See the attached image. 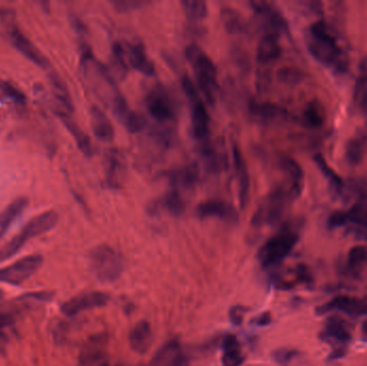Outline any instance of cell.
I'll return each instance as SVG.
<instances>
[{
    "instance_id": "cell-16",
    "label": "cell",
    "mask_w": 367,
    "mask_h": 366,
    "mask_svg": "<svg viewBox=\"0 0 367 366\" xmlns=\"http://www.w3.org/2000/svg\"><path fill=\"white\" fill-rule=\"evenodd\" d=\"M9 38L11 40L12 44L20 50L21 53L28 58L31 62L37 66L41 67L44 70H48L52 72V69H50V65L48 60L44 58L43 54L36 48L35 44L18 28V27L12 26L9 31Z\"/></svg>"
},
{
    "instance_id": "cell-5",
    "label": "cell",
    "mask_w": 367,
    "mask_h": 366,
    "mask_svg": "<svg viewBox=\"0 0 367 366\" xmlns=\"http://www.w3.org/2000/svg\"><path fill=\"white\" fill-rule=\"evenodd\" d=\"M90 264L95 276L102 283H113L124 272V258L111 246L98 245L90 252Z\"/></svg>"
},
{
    "instance_id": "cell-20",
    "label": "cell",
    "mask_w": 367,
    "mask_h": 366,
    "mask_svg": "<svg viewBox=\"0 0 367 366\" xmlns=\"http://www.w3.org/2000/svg\"><path fill=\"white\" fill-rule=\"evenodd\" d=\"M169 184L174 189L193 188L200 180V169L197 163L185 166L164 174Z\"/></svg>"
},
{
    "instance_id": "cell-11",
    "label": "cell",
    "mask_w": 367,
    "mask_h": 366,
    "mask_svg": "<svg viewBox=\"0 0 367 366\" xmlns=\"http://www.w3.org/2000/svg\"><path fill=\"white\" fill-rule=\"evenodd\" d=\"M332 311H341L352 317L364 316L367 313V301L354 296H337L317 308L319 315Z\"/></svg>"
},
{
    "instance_id": "cell-43",
    "label": "cell",
    "mask_w": 367,
    "mask_h": 366,
    "mask_svg": "<svg viewBox=\"0 0 367 366\" xmlns=\"http://www.w3.org/2000/svg\"><path fill=\"white\" fill-rule=\"evenodd\" d=\"M278 77L286 83H294L299 80V72L293 68H282L278 72Z\"/></svg>"
},
{
    "instance_id": "cell-32",
    "label": "cell",
    "mask_w": 367,
    "mask_h": 366,
    "mask_svg": "<svg viewBox=\"0 0 367 366\" xmlns=\"http://www.w3.org/2000/svg\"><path fill=\"white\" fill-rule=\"evenodd\" d=\"M365 145H366V138L364 136L350 139L346 146V161L350 166L358 165L362 161Z\"/></svg>"
},
{
    "instance_id": "cell-26",
    "label": "cell",
    "mask_w": 367,
    "mask_h": 366,
    "mask_svg": "<svg viewBox=\"0 0 367 366\" xmlns=\"http://www.w3.org/2000/svg\"><path fill=\"white\" fill-rule=\"evenodd\" d=\"M27 205H28V200L26 198H16L0 212V239H3L8 229L22 215Z\"/></svg>"
},
{
    "instance_id": "cell-9",
    "label": "cell",
    "mask_w": 367,
    "mask_h": 366,
    "mask_svg": "<svg viewBox=\"0 0 367 366\" xmlns=\"http://www.w3.org/2000/svg\"><path fill=\"white\" fill-rule=\"evenodd\" d=\"M42 262L43 258L40 254L23 257L10 266L0 269V283L21 285L39 270Z\"/></svg>"
},
{
    "instance_id": "cell-13",
    "label": "cell",
    "mask_w": 367,
    "mask_h": 366,
    "mask_svg": "<svg viewBox=\"0 0 367 366\" xmlns=\"http://www.w3.org/2000/svg\"><path fill=\"white\" fill-rule=\"evenodd\" d=\"M250 6L256 16L262 21L267 33H273L280 37V33L288 31L286 20L272 4L267 1H252Z\"/></svg>"
},
{
    "instance_id": "cell-41",
    "label": "cell",
    "mask_w": 367,
    "mask_h": 366,
    "mask_svg": "<svg viewBox=\"0 0 367 366\" xmlns=\"http://www.w3.org/2000/svg\"><path fill=\"white\" fill-rule=\"evenodd\" d=\"M299 355V352L293 349L282 348L278 349L273 353V359L275 360L276 363L280 365H287L290 363L292 360Z\"/></svg>"
},
{
    "instance_id": "cell-40",
    "label": "cell",
    "mask_w": 367,
    "mask_h": 366,
    "mask_svg": "<svg viewBox=\"0 0 367 366\" xmlns=\"http://www.w3.org/2000/svg\"><path fill=\"white\" fill-rule=\"evenodd\" d=\"M114 10L119 12V14H129V12L140 10L141 8L149 5V1L144 0H114L113 3Z\"/></svg>"
},
{
    "instance_id": "cell-46",
    "label": "cell",
    "mask_w": 367,
    "mask_h": 366,
    "mask_svg": "<svg viewBox=\"0 0 367 366\" xmlns=\"http://www.w3.org/2000/svg\"><path fill=\"white\" fill-rule=\"evenodd\" d=\"M270 323H271V313H263L256 319V323H255L259 325V327H265V325H269Z\"/></svg>"
},
{
    "instance_id": "cell-38",
    "label": "cell",
    "mask_w": 367,
    "mask_h": 366,
    "mask_svg": "<svg viewBox=\"0 0 367 366\" xmlns=\"http://www.w3.org/2000/svg\"><path fill=\"white\" fill-rule=\"evenodd\" d=\"M112 58H113L114 67L118 73L125 75L129 69V65L126 58L125 48L122 42L115 41L112 44Z\"/></svg>"
},
{
    "instance_id": "cell-31",
    "label": "cell",
    "mask_w": 367,
    "mask_h": 366,
    "mask_svg": "<svg viewBox=\"0 0 367 366\" xmlns=\"http://www.w3.org/2000/svg\"><path fill=\"white\" fill-rule=\"evenodd\" d=\"M105 336H95V338H90L85 346H84L83 350L81 353V362L83 364H90L92 362L97 361L99 357L102 355L103 350H105Z\"/></svg>"
},
{
    "instance_id": "cell-39",
    "label": "cell",
    "mask_w": 367,
    "mask_h": 366,
    "mask_svg": "<svg viewBox=\"0 0 367 366\" xmlns=\"http://www.w3.org/2000/svg\"><path fill=\"white\" fill-rule=\"evenodd\" d=\"M346 215H347V222H354L367 229V198H362V200L348 213H346Z\"/></svg>"
},
{
    "instance_id": "cell-48",
    "label": "cell",
    "mask_w": 367,
    "mask_h": 366,
    "mask_svg": "<svg viewBox=\"0 0 367 366\" xmlns=\"http://www.w3.org/2000/svg\"><path fill=\"white\" fill-rule=\"evenodd\" d=\"M361 336L364 342H367V319L363 323L362 328H361Z\"/></svg>"
},
{
    "instance_id": "cell-18",
    "label": "cell",
    "mask_w": 367,
    "mask_h": 366,
    "mask_svg": "<svg viewBox=\"0 0 367 366\" xmlns=\"http://www.w3.org/2000/svg\"><path fill=\"white\" fill-rule=\"evenodd\" d=\"M185 202L181 193L177 189L172 188L155 201L151 202L149 211L151 214L158 213L159 211H166L174 217H179L185 212Z\"/></svg>"
},
{
    "instance_id": "cell-3",
    "label": "cell",
    "mask_w": 367,
    "mask_h": 366,
    "mask_svg": "<svg viewBox=\"0 0 367 366\" xmlns=\"http://www.w3.org/2000/svg\"><path fill=\"white\" fill-rule=\"evenodd\" d=\"M58 222V214L55 211L44 212L31 218L18 235H14L5 245L0 247V262L12 258L18 254L25 244L33 237H39L52 230Z\"/></svg>"
},
{
    "instance_id": "cell-1",
    "label": "cell",
    "mask_w": 367,
    "mask_h": 366,
    "mask_svg": "<svg viewBox=\"0 0 367 366\" xmlns=\"http://www.w3.org/2000/svg\"><path fill=\"white\" fill-rule=\"evenodd\" d=\"M185 54L193 66L196 80L202 95L208 104L214 106L216 92H218V71H217L216 65L197 44L187 46Z\"/></svg>"
},
{
    "instance_id": "cell-45",
    "label": "cell",
    "mask_w": 367,
    "mask_h": 366,
    "mask_svg": "<svg viewBox=\"0 0 367 366\" xmlns=\"http://www.w3.org/2000/svg\"><path fill=\"white\" fill-rule=\"evenodd\" d=\"M346 224H347V215H346V213H341V212L333 214L329 220V226L332 227V228H337V227Z\"/></svg>"
},
{
    "instance_id": "cell-42",
    "label": "cell",
    "mask_w": 367,
    "mask_h": 366,
    "mask_svg": "<svg viewBox=\"0 0 367 366\" xmlns=\"http://www.w3.org/2000/svg\"><path fill=\"white\" fill-rule=\"evenodd\" d=\"M358 70H360V77L356 82V95L367 92V58L362 60Z\"/></svg>"
},
{
    "instance_id": "cell-12",
    "label": "cell",
    "mask_w": 367,
    "mask_h": 366,
    "mask_svg": "<svg viewBox=\"0 0 367 366\" xmlns=\"http://www.w3.org/2000/svg\"><path fill=\"white\" fill-rule=\"evenodd\" d=\"M196 214L201 220L217 218L227 222H236L238 220L236 208L223 200L213 199L201 202L196 208Z\"/></svg>"
},
{
    "instance_id": "cell-44",
    "label": "cell",
    "mask_w": 367,
    "mask_h": 366,
    "mask_svg": "<svg viewBox=\"0 0 367 366\" xmlns=\"http://www.w3.org/2000/svg\"><path fill=\"white\" fill-rule=\"evenodd\" d=\"M245 316V308L242 306H234L230 311V319L234 325H240Z\"/></svg>"
},
{
    "instance_id": "cell-29",
    "label": "cell",
    "mask_w": 367,
    "mask_h": 366,
    "mask_svg": "<svg viewBox=\"0 0 367 366\" xmlns=\"http://www.w3.org/2000/svg\"><path fill=\"white\" fill-rule=\"evenodd\" d=\"M244 361L242 349L238 338L234 335H228L223 343V352L221 362L223 366H240Z\"/></svg>"
},
{
    "instance_id": "cell-6",
    "label": "cell",
    "mask_w": 367,
    "mask_h": 366,
    "mask_svg": "<svg viewBox=\"0 0 367 366\" xmlns=\"http://www.w3.org/2000/svg\"><path fill=\"white\" fill-rule=\"evenodd\" d=\"M181 88L191 103V130L196 140L203 142L210 136V115L208 109L200 98L199 90L188 75L181 80Z\"/></svg>"
},
{
    "instance_id": "cell-19",
    "label": "cell",
    "mask_w": 367,
    "mask_h": 366,
    "mask_svg": "<svg viewBox=\"0 0 367 366\" xmlns=\"http://www.w3.org/2000/svg\"><path fill=\"white\" fill-rule=\"evenodd\" d=\"M200 154L206 170L211 173H219L227 168L228 159L225 151L211 141L200 142Z\"/></svg>"
},
{
    "instance_id": "cell-2",
    "label": "cell",
    "mask_w": 367,
    "mask_h": 366,
    "mask_svg": "<svg viewBox=\"0 0 367 366\" xmlns=\"http://www.w3.org/2000/svg\"><path fill=\"white\" fill-rule=\"evenodd\" d=\"M307 48L318 62L331 68H341V50L324 22H316L309 28Z\"/></svg>"
},
{
    "instance_id": "cell-21",
    "label": "cell",
    "mask_w": 367,
    "mask_h": 366,
    "mask_svg": "<svg viewBox=\"0 0 367 366\" xmlns=\"http://www.w3.org/2000/svg\"><path fill=\"white\" fill-rule=\"evenodd\" d=\"M129 345L134 352L144 355L151 348L154 342L153 330L147 321H139L129 333Z\"/></svg>"
},
{
    "instance_id": "cell-25",
    "label": "cell",
    "mask_w": 367,
    "mask_h": 366,
    "mask_svg": "<svg viewBox=\"0 0 367 366\" xmlns=\"http://www.w3.org/2000/svg\"><path fill=\"white\" fill-rule=\"evenodd\" d=\"M90 125L97 138L105 142H111L115 136L111 119L99 107L92 106L90 111Z\"/></svg>"
},
{
    "instance_id": "cell-23",
    "label": "cell",
    "mask_w": 367,
    "mask_h": 366,
    "mask_svg": "<svg viewBox=\"0 0 367 366\" xmlns=\"http://www.w3.org/2000/svg\"><path fill=\"white\" fill-rule=\"evenodd\" d=\"M280 166L288 178V187L293 198L297 199L301 195L304 187V173L301 166L288 156H282L280 161Z\"/></svg>"
},
{
    "instance_id": "cell-33",
    "label": "cell",
    "mask_w": 367,
    "mask_h": 366,
    "mask_svg": "<svg viewBox=\"0 0 367 366\" xmlns=\"http://www.w3.org/2000/svg\"><path fill=\"white\" fill-rule=\"evenodd\" d=\"M122 169V161L120 159L119 154L116 151H111L107 155V185L111 188H118L119 187V181L118 176Z\"/></svg>"
},
{
    "instance_id": "cell-15",
    "label": "cell",
    "mask_w": 367,
    "mask_h": 366,
    "mask_svg": "<svg viewBox=\"0 0 367 366\" xmlns=\"http://www.w3.org/2000/svg\"><path fill=\"white\" fill-rule=\"evenodd\" d=\"M124 48H125L126 58L129 67L147 77L156 75L157 72H156L155 65L147 55L143 43L124 42Z\"/></svg>"
},
{
    "instance_id": "cell-35",
    "label": "cell",
    "mask_w": 367,
    "mask_h": 366,
    "mask_svg": "<svg viewBox=\"0 0 367 366\" xmlns=\"http://www.w3.org/2000/svg\"><path fill=\"white\" fill-rule=\"evenodd\" d=\"M316 165L319 168L320 171L324 174V178L328 180L329 185H330L331 188L335 191L336 193H341L344 189V183L343 180L335 173V171H333L331 169L330 166L326 163V161H324V157L321 155H317L315 157Z\"/></svg>"
},
{
    "instance_id": "cell-7",
    "label": "cell",
    "mask_w": 367,
    "mask_h": 366,
    "mask_svg": "<svg viewBox=\"0 0 367 366\" xmlns=\"http://www.w3.org/2000/svg\"><path fill=\"white\" fill-rule=\"evenodd\" d=\"M299 241V235L291 230H282L267 239L258 252L263 268H272L282 262L292 252Z\"/></svg>"
},
{
    "instance_id": "cell-4",
    "label": "cell",
    "mask_w": 367,
    "mask_h": 366,
    "mask_svg": "<svg viewBox=\"0 0 367 366\" xmlns=\"http://www.w3.org/2000/svg\"><path fill=\"white\" fill-rule=\"evenodd\" d=\"M292 201H294V198L288 186L276 187L257 208L252 216V226L257 228L275 225L284 215L287 205Z\"/></svg>"
},
{
    "instance_id": "cell-10",
    "label": "cell",
    "mask_w": 367,
    "mask_h": 366,
    "mask_svg": "<svg viewBox=\"0 0 367 366\" xmlns=\"http://www.w3.org/2000/svg\"><path fill=\"white\" fill-rule=\"evenodd\" d=\"M110 298L101 291H90L73 296L61 306V311L67 316H75L90 309L105 306Z\"/></svg>"
},
{
    "instance_id": "cell-24",
    "label": "cell",
    "mask_w": 367,
    "mask_h": 366,
    "mask_svg": "<svg viewBox=\"0 0 367 366\" xmlns=\"http://www.w3.org/2000/svg\"><path fill=\"white\" fill-rule=\"evenodd\" d=\"M278 36L265 33L257 46V62L262 65L275 62L282 55V46L278 41Z\"/></svg>"
},
{
    "instance_id": "cell-22",
    "label": "cell",
    "mask_w": 367,
    "mask_h": 366,
    "mask_svg": "<svg viewBox=\"0 0 367 366\" xmlns=\"http://www.w3.org/2000/svg\"><path fill=\"white\" fill-rule=\"evenodd\" d=\"M320 336L322 340L336 343L341 347H346V345L351 340V333L347 323L339 317H331L326 321Z\"/></svg>"
},
{
    "instance_id": "cell-27",
    "label": "cell",
    "mask_w": 367,
    "mask_h": 366,
    "mask_svg": "<svg viewBox=\"0 0 367 366\" xmlns=\"http://www.w3.org/2000/svg\"><path fill=\"white\" fill-rule=\"evenodd\" d=\"M154 366H183L184 355L181 345L171 340L159 349L153 359Z\"/></svg>"
},
{
    "instance_id": "cell-37",
    "label": "cell",
    "mask_w": 367,
    "mask_h": 366,
    "mask_svg": "<svg viewBox=\"0 0 367 366\" xmlns=\"http://www.w3.org/2000/svg\"><path fill=\"white\" fill-rule=\"evenodd\" d=\"M0 99L16 104H24L26 101V97L18 87L3 80H0Z\"/></svg>"
},
{
    "instance_id": "cell-30",
    "label": "cell",
    "mask_w": 367,
    "mask_h": 366,
    "mask_svg": "<svg viewBox=\"0 0 367 366\" xmlns=\"http://www.w3.org/2000/svg\"><path fill=\"white\" fill-rule=\"evenodd\" d=\"M220 18L225 31L229 33H243L246 31V24L240 12L231 7H223Z\"/></svg>"
},
{
    "instance_id": "cell-36",
    "label": "cell",
    "mask_w": 367,
    "mask_h": 366,
    "mask_svg": "<svg viewBox=\"0 0 367 366\" xmlns=\"http://www.w3.org/2000/svg\"><path fill=\"white\" fill-rule=\"evenodd\" d=\"M348 267L352 272L358 273L367 268L366 246H354L348 254Z\"/></svg>"
},
{
    "instance_id": "cell-14",
    "label": "cell",
    "mask_w": 367,
    "mask_h": 366,
    "mask_svg": "<svg viewBox=\"0 0 367 366\" xmlns=\"http://www.w3.org/2000/svg\"><path fill=\"white\" fill-rule=\"evenodd\" d=\"M232 159H233L234 171L238 180V202L240 208H245L250 201V176L248 163L245 161L244 155L240 147L236 144L232 146Z\"/></svg>"
},
{
    "instance_id": "cell-28",
    "label": "cell",
    "mask_w": 367,
    "mask_h": 366,
    "mask_svg": "<svg viewBox=\"0 0 367 366\" xmlns=\"http://www.w3.org/2000/svg\"><path fill=\"white\" fill-rule=\"evenodd\" d=\"M250 112L260 121L272 122L284 119L287 117V110L282 107L272 102H258L252 100L250 102Z\"/></svg>"
},
{
    "instance_id": "cell-17",
    "label": "cell",
    "mask_w": 367,
    "mask_h": 366,
    "mask_svg": "<svg viewBox=\"0 0 367 366\" xmlns=\"http://www.w3.org/2000/svg\"><path fill=\"white\" fill-rule=\"evenodd\" d=\"M55 113L57 117L60 119L61 123L64 124L65 127L67 128L71 136L75 139V143H77L78 147L80 151H82L84 156L86 157H92L94 155V147H92V141H90V136L80 128V126L73 121L71 117V113L65 109L55 108Z\"/></svg>"
},
{
    "instance_id": "cell-34",
    "label": "cell",
    "mask_w": 367,
    "mask_h": 366,
    "mask_svg": "<svg viewBox=\"0 0 367 366\" xmlns=\"http://www.w3.org/2000/svg\"><path fill=\"white\" fill-rule=\"evenodd\" d=\"M181 6L187 18L193 22H199L208 16V4L203 0H184Z\"/></svg>"
},
{
    "instance_id": "cell-47",
    "label": "cell",
    "mask_w": 367,
    "mask_h": 366,
    "mask_svg": "<svg viewBox=\"0 0 367 366\" xmlns=\"http://www.w3.org/2000/svg\"><path fill=\"white\" fill-rule=\"evenodd\" d=\"M346 355V347H339V348L335 349L332 353L330 355V360H337L343 357L344 355Z\"/></svg>"
},
{
    "instance_id": "cell-8",
    "label": "cell",
    "mask_w": 367,
    "mask_h": 366,
    "mask_svg": "<svg viewBox=\"0 0 367 366\" xmlns=\"http://www.w3.org/2000/svg\"><path fill=\"white\" fill-rule=\"evenodd\" d=\"M145 101L149 115L158 123L166 125L174 122L176 114L174 102L164 86L157 84L151 87Z\"/></svg>"
}]
</instances>
